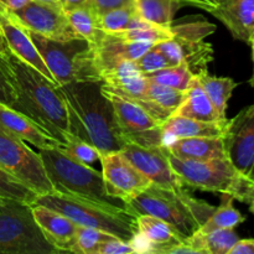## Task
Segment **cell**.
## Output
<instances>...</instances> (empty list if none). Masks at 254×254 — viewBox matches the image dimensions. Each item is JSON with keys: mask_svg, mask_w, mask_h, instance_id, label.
<instances>
[{"mask_svg": "<svg viewBox=\"0 0 254 254\" xmlns=\"http://www.w3.org/2000/svg\"><path fill=\"white\" fill-rule=\"evenodd\" d=\"M0 64L14 89L12 109L29 117L62 146L72 138L64 102L47 77L11 52L0 55Z\"/></svg>", "mask_w": 254, "mask_h": 254, "instance_id": "1", "label": "cell"}, {"mask_svg": "<svg viewBox=\"0 0 254 254\" xmlns=\"http://www.w3.org/2000/svg\"><path fill=\"white\" fill-rule=\"evenodd\" d=\"M57 88L66 106L72 136L93 145L101 154L121 151L127 145L113 104L102 92V82H69Z\"/></svg>", "mask_w": 254, "mask_h": 254, "instance_id": "2", "label": "cell"}, {"mask_svg": "<svg viewBox=\"0 0 254 254\" xmlns=\"http://www.w3.org/2000/svg\"><path fill=\"white\" fill-rule=\"evenodd\" d=\"M123 206L134 216L150 215L165 221L185 241L202 227L216 208L192 197L184 189L168 190L155 185L126 200Z\"/></svg>", "mask_w": 254, "mask_h": 254, "instance_id": "3", "label": "cell"}, {"mask_svg": "<svg viewBox=\"0 0 254 254\" xmlns=\"http://www.w3.org/2000/svg\"><path fill=\"white\" fill-rule=\"evenodd\" d=\"M35 203L62 213L77 226L101 230L127 242H131L138 235L136 216L123 206L93 202L56 191L39 196Z\"/></svg>", "mask_w": 254, "mask_h": 254, "instance_id": "4", "label": "cell"}, {"mask_svg": "<svg viewBox=\"0 0 254 254\" xmlns=\"http://www.w3.org/2000/svg\"><path fill=\"white\" fill-rule=\"evenodd\" d=\"M26 30L57 86L69 82H102L93 45L87 40L77 37L59 41Z\"/></svg>", "mask_w": 254, "mask_h": 254, "instance_id": "5", "label": "cell"}, {"mask_svg": "<svg viewBox=\"0 0 254 254\" xmlns=\"http://www.w3.org/2000/svg\"><path fill=\"white\" fill-rule=\"evenodd\" d=\"M168 158L171 168L184 185L201 191L228 195L247 205L254 195V181L240 173L228 158L189 160L178 158L169 151Z\"/></svg>", "mask_w": 254, "mask_h": 254, "instance_id": "6", "label": "cell"}, {"mask_svg": "<svg viewBox=\"0 0 254 254\" xmlns=\"http://www.w3.org/2000/svg\"><path fill=\"white\" fill-rule=\"evenodd\" d=\"M37 153L41 156L54 191L93 202L123 206L118 205L119 200L111 197L107 193L102 173L94 170L89 165L71 159L62 150L61 146L39 149Z\"/></svg>", "mask_w": 254, "mask_h": 254, "instance_id": "7", "label": "cell"}, {"mask_svg": "<svg viewBox=\"0 0 254 254\" xmlns=\"http://www.w3.org/2000/svg\"><path fill=\"white\" fill-rule=\"evenodd\" d=\"M60 253L41 232L31 205L10 198L0 201V254Z\"/></svg>", "mask_w": 254, "mask_h": 254, "instance_id": "8", "label": "cell"}, {"mask_svg": "<svg viewBox=\"0 0 254 254\" xmlns=\"http://www.w3.org/2000/svg\"><path fill=\"white\" fill-rule=\"evenodd\" d=\"M0 166L39 196L54 192L40 154L2 129H0Z\"/></svg>", "mask_w": 254, "mask_h": 254, "instance_id": "9", "label": "cell"}, {"mask_svg": "<svg viewBox=\"0 0 254 254\" xmlns=\"http://www.w3.org/2000/svg\"><path fill=\"white\" fill-rule=\"evenodd\" d=\"M102 92L112 102L117 123L127 144H136L144 148L164 145L161 123L134 102L114 93L102 84Z\"/></svg>", "mask_w": 254, "mask_h": 254, "instance_id": "10", "label": "cell"}, {"mask_svg": "<svg viewBox=\"0 0 254 254\" xmlns=\"http://www.w3.org/2000/svg\"><path fill=\"white\" fill-rule=\"evenodd\" d=\"M223 141L228 160L254 181V103L228 121Z\"/></svg>", "mask_w": 254, "mask_h": 254, "instance_id": "11", "label": "cell"}, {"mask_svg": "<svg viewBox=\"0 0 254 254\" xmlns=\"http://www.w3.org/2000/svg\"><path fill=\"white\" fill-rule=\"evenodd\" d=\"M11 12L26 29L49 39L67 41L78 37L69 24L66 11L60 5L30 0Z\"/></svg>", "mask_w": 254, "mask_h": 254, "instance_id": "12", "label": "cell"}, {"mask_svg": "<svg viewBox=\"0 0 254 254\" xmlns=\"http://www.w3.org/2000/svg\"><path fill=\"white\" fill-rule=\"evenodd\" d=\"M99 160L107 193L121 202L139 195L151 185L150 180L136 170L121 151L101 154Z\"/></svg>", "mask_w": 254, "mask_h": 254, "instance_id": "13", "label": "cell"}, {"mask_svg": "<svg viewBox=\"0 0 254 254\" xmlns=\"http://www.w3.org/2000/svg\"><path fill=\"white\" fill-rule=\"evenodd\" d=\"M121 153L136 170L150 180L151 185L168 190H181L185 186L171 168L165 145L144 148L136 144H127Z\"/></svg>", "mask_w": 254, "mask_h": 254, "instance_id": "14", "label": "cell"}, {"mask_svg": "<svg viewBox=\"0 0 254 254\" xmlns=\"http://www.w3.org/2000/svg\"><path fill=\"white\" fill-rule=\"evenodd\" d=\"M0 29H1L10 52L19 57L21 61L26 62L27 64L41 72L45 77H47L52 83L57 86L51 72L47 68L44 60L41 59L39 51L35 47L26 27L17 21L10 10L5 9L1 5H0Z\"/></svg>", "mask_w": 254, "mask_h": 254, "instance_id": "15", "label": "cell"}, {"mask_svg": "<svg viewBox=\"0 0 254 254\" xmlns=\"http://www.w3.org/2000/svg\"><path fill=\"white\" fill-rule=\"evenodd\" d=\"M136 227L138 235L131 241L136 253L164 254L168 248L185 242L175 228L154 216L138 215Z\"/></svg>", "mask_w": 254, "mask_h": 254, "instance_id": "16", "label": "cell"}, {"mask_svg": "<svg viewBox=\"0 0 254 254\" xmlns=\"http://www.w3.org/2000/svg\"><path fill=\"white\" fill-rule=\"evenodd\" d=\"M233 39L250 45L254 37V0H221L210 12Z\"/></svg>", "mask_w": 254, "mask_h": 254, "instance_id": "17", "label": "cell"}, {"mask_svg": "<svg viewBox=\"0 0 254 254\" xmlns=\"http://www.w3.org/2000/svg\"><path fill=\"white\" fill-rule=\"evenodd\" d=\"M151 46L153 44L150 42L128 41L118 35L104 32L99 41L93 45L99 72L102 73L122 61H135Z\"/></svg>", "mask_w": 254, "mask_h": 254, "instance_id": "18", "label": "cell"}, {"mask_svg": "<svg viewBox=\"0 0 254 254\" xmlns=\"http://www.w3.org/2000/svg\"><path fill=\"white\" fill-rule=\"evenodd\" d=\"M32 215L46 240L61 252H69L73 246L77 225L68 217L46 206L32 203Z\"/></svg>", "mask_w": 254, "mask_h": 254, "instance_id": "19", "label": "cell"}, {"mask_svg": "<svg viewBox=\"0 0 254 254\" xmlns=\"http://www.w3.org/2000/svg\"><path fill=\"white\" fill-rule=\"evenodd\" d=\"M0 129L30 143L37 149H52L62 144L42 130L29 117L0 103Z\"/></svg>", "mask_w": 254, "mask_h": 254, "instance_id": "20", "label": "cell"}, {"mask_svg": "<svg viewBox=\"0 0 254 254\" xmlns=\"http://www.w3.org/2000/svg\"><path fill=\"white\" fill-rule=\"evenodd\" d=\"M170 154L189 160H212L227 158L223 136H191L173 139L165 144Z\"/></svg>", "mask_w": 254, "mask_h": 254, "instance_id": "21", "label": "cell"}, {"mask_svg": "<svg viewBox=\"0 0 254 254\" xmlns=\"http://www.w3.org/2000/svg\"><path fill=\"white\" fill-rule=\"evenodd\" d=\"M228 121L230 119L218 122H202L173 114L161 124L164 143L166 139L173 140V139L191 138V136H225Z\"/></svg>", "mask_w": 254, "mask_h": 254, "instance_id": "22", "label": "cell"}, {"mask_svg": "<svg viewBox=\"0 0 254 254\" xmlns=\"http://www.w3.org/2000/svg\"><path fill=\"white\" fill-rule=\"evenodd\" d=\"M174 116L186 117V118H192L202 122L225 121V119L221 118L218 112L216 111L212 102L210 101L206 92L203 91L202 86L200 84L196 76L191 83L190 88L186 91L183 103L174 112Z\"/></svg>", "mask_w": 254, "mask_h": 254, "instance_id": "23", "label": "cell"}, {"mask_svg": "<svg viewBox=\"0 0 254 254\" xmlns=\"http://www.w3.org/2000/svg\"><path fill=\"white\" fill-rule=\"evenodd\" d=\"M240 240L235 228H221L210 232H196L185 241L198 254H230Z\"/></svg>", "mask_w": 254, "mask_h": 254, "instance_id": "24", "label": "cell"}, {"mask_svg": "<svg viewBox=\"0 0 254 254\" xmlns=\"http://www.w3.org/2000/svg\"><path fill=\"white\" fill-rule=\"evenodd\" d=\"M198 82L202 86L203 91L208 96L210 101L212 102L213 107L218 112L222 119H226V112H227L228 101L232 97L233 91L238 86L235 79L230 77H215L208 74L207 71L196 74Z\"/></svg>", "mask_w": 254, "mask_h": 254, "instance_id": "25", "label": "cell"}, {"mask_svg": "<svg viewBox=\"0 0 254 254\" xmlns=\"http://www.w3.org/2000/svg\"><path fill=\"white\" fill-rule=\"evenodd\" d=\"M179 0H135L136 14L144 21L170 29L176 10L181 6Z\"/></svg>", "mask_w": 254, "mask_h": 254, "instance_id": "26", "label": "cell"}, {"mask_svg": "<svg viewBox=\"0 0 254 254\" xmlns=\"http://www.w3.org/2000/svg\"><path fill=\"white\" fill-rule=\"evenodd\" d=\"M66 14L77 36L87 40L91 45H96L104 34L99 26V14L92 4L69 10Z\"/></svg>", "mask_w": 254, "mask_h": 254, "instance_id": "27", "label": "cell"}, {"mask_svg": "<svg viewBox=\"0 0 254 254\" xmlns=\"http://www.w3.org/2000/svg\"><path fill=\"white\" fill-rule=\"evenodd\" d=\"M175 37V36H173ZM180 45L181 60L193 74L207 71V64L213 60L212 45L201 41H190L175 37Z\"/></svg>", "mask_w": 254, "mask_h": 254, "instance_id": "28", "label": "cell"}, {"mask_svg": "<svg viewBox=\"0 0 254 254\" xmlns=\"http://www.w3.org/2000/svg\"><path fill=\"white\" fill-rule=\"evenodd\" d=\"M223 201L221 206L215 208L212 215L207 218L202 227L197 232H210L213 230H221V228H236L246 221V217L233 206V200L228 195H222Z\"/></svg>", "mask_w": 254, "mask_h": 254, "instance_id": "29", "label": "cell"}, {"mask_svg": "<svg viewBox=\"0 0 254 254\" xmlns=\"http://www.w3.org/2000/svg\"><path fill=\"white\" fill-rule=\"evenodd\" d=\"M145 77L149 81L156 82L159 84H164V86L186 92L190 88L191 83H192L193 78H195V74L183 62L180 64L161 68L159 71L153 72V73L146 74Z\"/></svg>", "mask_w": 254, "mask_h": 254, "instance_id": "30", "label": "cell"}, {"mask_svg": "<svg viewBox=\"0 0 254 254\" xmlns=\"http://www.w3.org/2000/svg\"><path fill=\"white\" fill-rule=\"evenodd\" d=\"M135 2L126 6L112 9L99 15V26L107 34H117L130 29L138 19Z\"/></svg>", "mask_w": 254, "mask_h": 254, "instance_id": "31", "label": "cell"}, {"mask_svg": "<svg viewBox=\"0 0 254 254\" xmlns=\"http://www.w3.org/2000/svg\"><path fill=\"white\" fill-rule=\"evenodd\" d=\"M114 35H118V36L123 37L128 41H145L150 42L153 45L173 37L171 29L150 24V22L141 20L140 17L136 19V21L134 22L130 29L126 30V31L117 32Z\"/></svg>", "mask_w": 254, "mask_h": 254, "instance_id": "32", "label": "cell"}, {"mask_svg": "<svg viewBox=\"0 0 254 254\" xmlns=\"http://www.w3.org/2000/svg\"><path fill=\"white\" fill-rule=\"evenodd\" d=\"M185 93L186 92L179 91V89L171 88V87L164 86V84H159L156 82L149 81V79L145 88V98L150 99L153 103L158 104L160 108L170 113L171 116L179 108V106L183 103Z\"/></svg>", "mask_w": 254, "mask_h": 254, "instance_id": "33", "label": "cell"}, {"mask_svg": "<svg viewBox=\"0 0 254 254\" xmlns=\"http://www.w3.org/2000/svg\"><path fill=\"white\" fill-rule=\"evenodd\" d=\"M116 236L111 233L103 232L96 228L84 227V226H77L76 233H74L73 246L71 248V253L76 254H97L102 243L112 240Z\"/></svg>", "mask_w": 254, "mask_h": 254, "instance_id": "34", "label": "cell"}, {"mask_svg": "<svg viewBox=\"0 0 254 254\" xmlns=\"http://www.w3.org/2000/svg\"><path fill=\"white\" fill-rule=\"evenodd\" d=\"M0 197L32 205L39 195L0 166Z\"/></svg>", "mask_w": 254, "mask_h": 254, "instance_id": "35", "label": "cell"}, {"mask_svg": "<svg viewBox=\"0 0 254 254\" xmlns=\"http://www.w3.org/2000/svg\"><path fill=\"white\" fill-rule=\"evenodd\" d=\"M173 36L179 37V39L190 40V41H201L208 35L213 34L216 31V25L211 24L207 21H195L189 22V24L183 25H174L170 27Z\"/></svg>", "mask_w": 254, "mask_h": 254, "instance_id": "36", "label": "cell"}, {"mask_svg": "<svg viewBox=\"0 0 254 254\" xmlns=\"http://www.w3.org/2000/svg\"><path fill=\"white\" fill-rule=\"evenodd\" d=\"M61 149L71 159L78 161V163L86 164V165L99 160V156H101L98 149L81 139L74 138V136L69 139L66 145L61 146Z\"/></svg>", "mask_w": 254, "mask_h": 254, "instance_id": "37", "label": "cell"}, {"mask_svg": "<svg viewBox=\"0 0 254 254\" xmlns=\"http://www.w3.org/2000/svg\"><path fill=\"white\" fill-rule=\"evenodd\" d=\"M134 62H135L138 69L144 74V76L153 73V72L155 71H159V69L161 68H165V67L173 66V64L169 62V60L166 59L160 51H158L154 46H151L150 49L146 50V51Z\"/></svg>", "mask_w": 254, "mask_h": 254, "instance_id": "38", "label": "cell"}, {"mask_svg": "<svg viewBox=\"0 0 254 254\" xmlns=\"http://www.w3.org/2000/svg\"><path fill=\"white\" fill-rule=\"evenodd\" d=\"M136 253L135 248L131 245V242L119 240L114 237L107 242L102 243L97 254H133Z\"/></svg>", "mask_w": 254, "mask_h": 254, "instance_id": "39", "label": "cell"}, {"mask_svg": "<svg viewBox=\"0 0 254 254\" xmlns=\"http://www.w3.org/2000/svg\"><path fill=\"white\" fill-rule=\"evenodd\" d=\"M0 103L12 108L15 103V94L6 74H5L4 68L0 64Z\"/></svg>", "mask_w": 254, "mask_h": 254, "instance_id": "40", "label": "cell"}, {"mask_svg": "<svg viewBox=\"0 0 254 254\" xmlns=\"http://www.w3.org/2000/svg\"><path fill=\"white\" fill-rule=\"evenodd\" d=\"M134 2H135V0H91L92 6L99 15L104 14L112 9L126 6V5L134 4Z\"/></svg>", "mask_w": 254, "mask_h": 254, "instance_id": "41", "label": "cell"}, {"mask_svg": "<svg viewBox=\"0 0 254 254\" xmlns=\"http://www.w3.org/2000/svg\"><path fill=\"white\" fill-rule=\"evenodd\" d=\"M230 254H254V238L238 240L230 251Z\"/></svg>", "mask_w": 254, "mask_h": 254, "instance_id": "42", "label": "cell"}, {"mask_svg": "<svg viewBox=\"0 0 254 254\" xmlns=\"http://www.w3.org/2000/svg\"><path fill=\"white\" fill-rule=\"evenodd\" d=\"M179 1L183 5H190V6L198 7V9H202L205 11L211 12L217 6L221 0H179Z\"/></svg>", "mask_w": 254, "mask_h": 254, "instance_id": "43", "label": "cell"}, {"mask_svg": "<svg viewBox=\"0 0 254 254\" xmlns=\"http://www.w3.org/2000/svg\"><path fill=\"white\" fill-rule=\"evenodd\" d=\"M59 4L64 11L77 9V7L84 6V5L91 4V0H59Z\"/></svg>", "mask_w": 254, "mask_h": 254, "instance_id": "44", "label": "cell"}, {"mask_svg": "<svg viewBox=\"0 0 254 254\" xmlns=\"http://www.w3.org/2000/svg\"><path fill=\"white\" fill-rule=\"evenodd\" d=\"M30 0H0V5L4 6L5 9L10 10V11H15L26 5Z\"/></svg>", "mask_w": 254, "mask_h": 254, "instance_id": "45", "label": "cell"}, {"mask_svg": "<svg viewBox=\"0 0 254 254\" xmlns=\"http://www.w3.org/2000/svg\"><path fill=\"white\" fill-rule=\"evenodd\" d=\"M7 52H10V50L7 47L6 41H5V37L2 35L1 29H0V55H6Z\"/></svg>", "mask_w": 254, "mask_h": 254, "instance_id": "46", "label": "cell"}, {"mask_svg": "<svg viewBox=\"0 0 254 254\" xmlns=\"http://www.w3.org/2000/svg\"><path fill=\"white\" fill-rule=\"evenodd\" d=\"M251 47H252V60H253V73H252V77L250 78V81H248V83H250L251 87H253L254 88V37L252 39V41H251Z\"/></svg>", "mask_w": 254, "mask_h": 254, "instance_id": "47", "label": "cell"}, {"mask_svg": "<svg viewBox=\"0 0 254 254\" xmlns=\"http://www.w3.org/2000/svg\"><path fill=\"white\" fill-rule=\"evenodd\" d=\"M248 205H250V212L253 213V215H254V195L252 196V197H251Z\"/></svg>", "mask_w": 254, "mask_h": 254, "instance_id": "48", "label": "cell"}, {"mask_svg": "<svg viewBox=\"0 0 254 254\" xmlns=\"http://www.w3.org/2000/svg\"><path fill=\"white\" fill-rule=\"evenodd\" d=\"M37 1L49 2V4H56V5H60V4H59V0H37Z\"/></svg>", "mask_w": 254, "mask_h": 254, "instance_id": "49", "label": "cell"}, {"mask_svg": "<svg viewBox=\"0 0 254 254\" xmlns=\"http://www.w3.org/2000/svg\"><path fill=\"white\" fill-rule=\"evenodd\" d=\"M0 201H1V197H0Z\"/></svg>", "mask_w": 254, "mask_h": 254, "instance_id": "50", "label": "cell"}]
</instances>
